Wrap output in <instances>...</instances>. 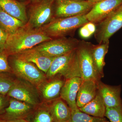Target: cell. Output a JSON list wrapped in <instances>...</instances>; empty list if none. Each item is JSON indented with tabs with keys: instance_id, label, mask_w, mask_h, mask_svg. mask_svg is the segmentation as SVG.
<instances>
[{
	"instance_id": "6da1fadb",
	"label": "cell",
	"mask_w": 122,
	"mask_h": 122,
	"mask_svg": "<svg viewBox=\"0 0 122 122\" xmlns=\"http://www.w3.org/2000/svg\"><path fill=\"white\" fill-rule=\"evenodd\" d=\"M52 39L41 29L31 28L25 25L14 33L9 35L4 50L9 56H12Z\"/></svg>"
},
{
	"instance_id": "7a4b0ae2",
	"label": "cell",
	"mask_w": 122,
	"mask_h": 122,
	"mask_svg": "<svg viewBox=\"0 0 122 122\" xmlns=\"http://www.w3.org/2000/svg\"><path fill=\"white\" fill-rule=\"evenodd\" d=\"M88 22L86 14L54 18L40 29L48 36L55 39L73 34L76 30Z\"/></svg>"
},
{
	"instance_id": "3957f363",
	"label": "cell",
	"mask_w": 122,
	"mask_h": 122,
	"mask_svg": "<svg viewBox=\"0 0 122 122\" xmlns=\"http://www.w3.org/2000/svg\"><path fill=\"white\" fill-rule=\"evenodd\" d=\"M76 49L55 58L46 74L47 78H53L58 75L66 79L78 77L80 71Z\"/></svg>"
},
{
	"instance_id": "277c9868",
	"label": "cell",
	"mask_w": 122,
	"mask_h": 122,
	"mask_svg": "<svg viewBox=\"0 0 122 122\" xmlns=\"http://www.w3.org/2000/svg\"><path fill=\"white\" fill-rule=\"evenodd\" d=\"M8 61L12 73L18 77L40 87L46 82V74L34 63L9 56Z\"/></svg>"
},
{
	"instance_id": "5b68a950",
	"label": "cell",
	"mask_w": 122,
	"mask_h": 122,
	"mask_svg": "<svg viewBox=\"0 0 122 122\" xmlns=\"http://www.w3.org/2000/svg\"><path fill=\"white\" fill-rule=\"evenodd\" d=\"M93 44L79 41L77 48L81 78L83 80L97 81L100 76L97 70L92 53Z\"/></svg>"
},
{
	"instance_id": "8992f818",
	"label": "cell",
	"mask_w": 122,
	"mask_h": 122,
	"mask_svg": "<svg viewBox=\"0 0 122 122\" xmlns=\"http://www.w3.org/2000/svg\"><path fill=\"white\" fill-rule=\"evenodd\" d=\"M79 41L72 37L55 38L42 42L34 48L46 56L56 57L76 49Z\"/></svg>"
},
{
	"instance_id": "52a82bcc",
	"label": "cell",
	"mask_w": 122,
	"mask_h": 122,
	"mask_svg": "<svg viewBox=\"0 0 122 122\" xmlns=\"http://www.w3.org/2000/svg\"><path fill=\"white\" fill-rule=\"evenodd\" d=\"M55 0H41L34 4L30 9L29 18L25 25L34 29H39L54 18Z\"/></svg>"
},
{
	"instance_id": "ba28073f",
	"label": "cell",
	"mask_w": 122,
	"mask_h": 122,
	"mask_svg": "<svg viewBox=\"0 0 122 122\" xmlns=\"http://www.w3.org/2000/svg\"><path fill=\"white\" fill-rule=\"evenodd\" d=\"M95 37L98 44L109 41L122 28V4L104 20L96 24Z\"/></svg>"
},
{
	"instance_id": "9c48e42d",
	"label": "cell",
	"mask_w": 122,
	"mask_h": 122,
	"mask_svg": "<svg viewBox=\"0 0 122 122\" xmlns=\"http://www.w3.org/2000/svg\"><path fill=\"white\" fill-rule=\"evenodd\" d=\"M95 3L87 0L78 1L74 0H55L53 5L54 18L70 17L86 14Z\"/></svg>"
},
{
	"instance_id": "30bf717a",
	"label": "cell",
	"mask_w": 122,
	"mask_h": 122,
	"mask_svg": "<svg viewBox=\"0 0 122 122\" xmlns=\"http://www.w3.org/2000/svg\"><path fill=\"white\" fill-rule=\"evenodd\" d=\"M122 4V0H103L95 3L86 14L89 22L97 24L110 15Z\"/></svg>"
},
{
	"instance_id": "8fae6325",
	"label": "cell",
	"mask_w": 122,
	"mask_h": 122,
	"mask_svg": "<svg viewBox=\"0 0 122 122\" xmlns=\"http://www.w3.org/2000/svg\"><path fill=\"white\" fill-rule=\"evenodd\" d=\"M7 95L33 107L36 106L39 102L38 94L35 89L26 83L17 80H16Z\"/></svg>"
},
{
	"instance_id": "7c38bea8",
	"label": "cell",
	"mask_w": 122,
	"mask_h": 122,
	"mask_svg": "<svg viewBox=\"0 0 122 122\" xmlns=\"http://www.w3.org/2000/svg\"><path fill=\"white\" fill-rule=\"evenodd\" d=\"M33 107L28 103L11 98L8 106L0 115V119L5 120L24 119L31 113Z\"/></svg>"
},
{
	"instance_id": "4fadbf2b",
	"label": "cell",
	"mask_w": 122,
	"mask_h": 122,
	"mask_svg": "<svg viewBox=\"0 0 122 122\" xmlns=\"http://www.w3.org/2000/svg\"><path fill=\"white\" fill-rule=\"evenodd\" d=\"M12 56L20 60L34 63L46 74L55 58L46 56L34 48Z\"/></svg>"
},
{
	"instance_id": "5bb4252c",
	"label": "cell",
	"mask_w": 122,
	"mask_h": 122,
	"mask_svg": "<svg viewBox=\"0 0 122 122\" xmlns=\"http://www.w3.org/2000/svg\"><path fill=\"white\" fill-rule=\"evenodd\" d=\"M83 79L80 77H75L66 79L60 95L61 98L67 103L72 111L79 109L76 103V98Z\"/></svg>"
},
{
	"instance_id": "9a60e30c",
	"label": "cell",
	"mask_w": 122,
	"mask_h": 122,
	"mask_svg": "<svg viewBox=\"0 0 122 122\" xmlns=\"http://www.w3.org/2000/svg\"><path fill=\"white\" fill-rule=\"evenodd\" d=\"M99 94L106 107L122 106L120 86H111L102 83L98 85Z\"/></svg>"
},
{
	"instance_id": "2e32d148",
	"label": "cell",
	"mask_w": 122,
	"mask_h": 122,
	"mask_svg": "<svg viewBox=\"0 0 122 122\" xmlns=\"http://www.w3.org/2000/svg\"><path fill=\"white\" fill-rule=\"evenodd\" d=\"M98 85L93 80H83L79 89L76 103L79 108L83 107L92 101L97 94Z\"/></svg>"
},
{
	"instance_id": "e0dca14e",
	"label": "cell",
	"mask_w": 122,
	"mask_h": 122,
	"mask_svg": "<svg viewBox=\"0 0 122 122\" xmlns=\"http://www.w3.org/2000/svg\"><path fill=\"white\" fill-rule=\"evenodd\" d=\"M0 8L25 24L28 22L26 7L24 2L17 0H0Z\"/></svg>"
},
{
	"instance_id": "ac0fdd59",
	"label": "cell",
	"mask_w": 122,
	"mask_h": 122,
	"mask_svg": "<svg viewBox=\"0 0 122 122\" xmlns=\"http://www.w3.org/2000/svg\"><path fill=\"white\" fill-rule=\"evenodd\" d=\"M55 122L70 121L71 110L62 99L56 98L48 107Z\"/></svg>"
},
{
	"instance_id": "d6986e66",
	"label": "cell",
	"mask_w": 122,
	"mask_h": 122,
	"mask_svg": "<svg viewBox=\"0 0 122 122\" xmlns=\"http://www.w3.org/2000/svg\"><path fill=\"white\" fill-rule=\"evenodd\" d=\"M106 106L99 94L85 106L79 108L81 111L89 115L100 118L105 116Z\"/></svg>"
},
{
	"instance_id": "ffe728a7",
	"label": "cell",
	"mask_w": 122,
	"mask_h": 122,
	"mask_svg": "<svg viewBox=\"0 0 122 122\" xmlns=\"http://www.w3.org/2000/svg\"><path fill=\"white\" fill-rule=\"evenodd\" d=\"M109 47V40L101 42L98 45L93 44L92 53L97 70L100 75L103 74L105 65V58Z\"/></svg>"
},
{
	"instance_id": "44dd1931",
	"label": "cell",
	"mask_w": 122,
	"mask_h": 122,
	"mask_svg": "<svg viewBox=\"0 0 122 122\" xmlns=\"http://www.w3.org/2000/svg\"><path fill=\"white\" fill-rule=\"evenodd\" d=\"M25 25L20 20L8 14L0 8V26L9 35L14 33Z\"/></svg>"
},
{
	"instance_id": "7402d4cb",
	"label": "cell",
	"mask_w": 122,
	"mask_h": 122,
	"mask_svg": "<svg viewBox=\"0 0 122 122\" xmlns=\"http://www.w3.org/2000/svg\"><path fill=\"white\" fill-rule=\"evenodd\" d=\"M64 83L62 80L56 79L42 84L41 91L44 98L48 100L56 98L60 95Z\"/></svg>"
},
{
	"instance_id": "603a6c76",
	"label": "cell",
	"mask_w": 122,
	"mask_h": 122,
	"mask_svg": "<svg viewBox=\"0 0 122 122\" xmlns=\"http://www.w3.org/2000/svg\"><path fill=\"white\" fill-rule=\"evenodd\" d=\"M70 122H103V118L96 117L81 111L79 109L72 111Z\"/></svg>"
},
{
	"instance_id": "cb8c5ba5",
	"label": "cell",
	"mask_w": 122,
	"mask_h": 122,
	"mask_svg": "<svg viewBox=\"0 0 122 122\" xmlns=\"http://www.w3.org/2000/svg\"><path fill=\"white\" fill-rule=\"evenodd\" d=\"M10 73H0V94L7 95L15 83L16 79L13 78Z\"/></svg>"
},
{
	"instance_id": "d4e9b609",
	"label": "cell",
	"mask_w": 122,
	"mask_h": 122,
	"mask_svg": "<svg viewBox=\"0 0 122 122\" xmlns=\"http://www.w3.org/2000/svg\"><path fill=\"white\" fill-rule=\"evenodd\" d=\"M105 116L111 122H122V106L106 107Z\"/></svg>"
},
{
	"instance_id": "484cf974",
	"label": "cell",
	"mask_w": 122,
	"mask_h": 122,
	"mask_svg": "<svg viewBox=\"0 0 122 122\" xmlns=\"http://www.w3.org/2000/svg\"><path fill=\"white\" fill-rule=\"evenodd\" d=\"M33 122H55L48 108L38 111L33 118Z\"/></svg>"
},
{
	"instance_id": "4316f807",
	"label": "cell",
	"mask_w": 122,
	"mask_h": 122,
	"mask_svg": "<svg viewBox=\"0 0 122 122\" xmlns=\"http://www.w3.org/2000/svg\"><path fill=\"white\" fill-rule=\"evenodd\" d=\"M96 28V24L88 22L80 28L79 35L84 39L89 38L95 32Z\"/></svg>"
},
{
	"instance_id": "83f0119b",
	"label": "cell",
	"mask_w": 122,
	"mask_h": 122,
	"mask_svg": "<svg viewBox=\"0 0 122 122\" xmlns=\"http://www.w3.org/2000/svg\"><path fill=\"white\" fill-rule=\"evenodd\" d=\"M8 58V55L4 50L0 51V73L7 72L12 73Z\"/></svg>"
},
{
	"instance_id": "f1b7e54d",
	"label": "cell",
	"mask_w": 122,
	"mask_h": 122,
	"mask_svg": "<svg viewBox=\"0 0 122 122\" xmlns=\"http://www.w3.org/2000/svg\"><path fill=\"white\" fill-rule=\"evenodd\" d=\"M8 96L0 94V115L2 114L5 109L8 106L10 99Z\"/></svg>"
},
{
	"instance_id": "f546056e",
	"label": "cell",
	"mask_w": 122,
	"mask_h": 122,
	"mask_svg": "<svg viewBox=\"0 0 122 122\" xmlns=\"http://www.w3.org/2000/svg\"><path fill=\"white\" fill-rule=\"evenodd\" d=\"M9 34L0 26V51L4 50Z\"/></svg>"
},
{
	"instance_id": "4dcf8cb0",
	"label": "cell",
	"mask_w": 122,
	"mask_h": 122,
	"mask_svg": "<svg viewBox=\"0 0 122 122\" xmlns=\"http://www.w3.org/2000/svg\"><path fill=\"white\" fill-rule=\"evenodd\" d=\"M0 122H29L23 119H15L12 120H5L0 119Z\"/></svg>"
},
{
	"instance_id": "1f68e13d",
	"label": "cell",
	"mask_w": 122,
	"mask_h": 122,
	"mask_svg": "<svg viewBox=\"0 0 122 122\" xmlns=\"http://www.w3.org/2000/svg\"><path fill=\"white\" fill-rule=\"evenodd\" d=\"M88 1L92 2V3H95L96 2H99L103 0H87Z\"/></svg>"
},
{
	"instance_id": "d6a6232c",
	"label": "cell",
	"mask_w": 122,
	"mask_h": 122,
	"mask_svg": "<svg viewBox=\"0 0 122 122\" xmlns=\"http://www.w3.org/2000/svg\"><path fill=\"white\" fill-rule=\"evenodd\" d=\"M33 4H35V3H37V2H39L41 0H30Z\"/></svg>"
},
{
	"instance_id": "836d02e7",
	"label": "cell",
	"mask_w": 122,
	"mask_h": 122,
	"mask_svg": "<svg viewBox=\"0 0 122 122\" xmlns=\"http://www.w3.org/2000/svg\"><path fill=\"white\" fill-rule=\"evenodd\" d=\"M74 0L78 1H85L87 0Z\"/></svg>"
},
{
	"instance_id": "e575fe53",
	"label": "cell",
	"mask_w": 122,
	"mask_h": 122,
	"mask_svg": "<svg viewBox=\"0 0 122 122\" xmlns=\"http://www.w3.org/2000/svg\"><path fill=\"white\" fill-rule=\"evenodd\" d=\"M107 122V120H105H105H104V122Z\"/></svg>"
},
{
	"instance_id": "d590c367",
	"label": "cell",
	"mask_w": 122,
	"mask_h": 122,
	"mask_svg": "<svg viewBox=\"0 0 122 122\" xmlns=\"http://www.w3.org/2000/svg\"><path fill=\"white\" fill-rule=\"evenodd\" d=\"M17 0L19 1H20V0Z\"/></svg>"
},
{
	"instance_id": "8d00e7d4",
	"label": "cell",
	"mask_w": 122,
	"mask_h": 122,
	"mask_svg": "<svg viewBox=\"0 0 122 122\" xmlns=\"http://www.w3.org/2000/svg\"><path fill=\"white\" fill-rule=\"evenodd\" d=\"M70 122V121H69V122Z\"/></svg>"
}]
</instances>
